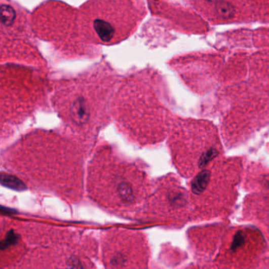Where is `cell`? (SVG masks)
Instances as JSON below:
<instances>
[{"mask_svg":"<svg viewBox=\"0 0 269 269\" xmlns=\"http://www.w3.org/2000/svg\"><path fill=\"white\" fill-rule=\"evenodd\" d=\"M18 235L14 233V230H10L4 240H0V250H5L11 245L16 244L18 241Z\"/></svg>","mask_w":269,"mask_h":269,"instance_id":"cell-7","label":"cell"},{"mask_svg":"<svg viewBox=\"0 0 269 269\" xmlns=\"http://www.w3.org/2000/svg\"><path fill=\"white\" fill-rule=\"evenodd\" d=\"M168 131L173 162L186 177H195L221 156L214 132L204 123L177 119L170 123Z\"/></svg>","mask_w":269,"mask_h":269,"instance_id":"cell-3","label":"cell"},{"mask_svg":"<svg viewBox=\"0 0 269 269\" xmlns=\"http://www.w3.org/2000/svg\"><path fill=\"white\" fill-rule=\"evenodd\" d=\"M118 120L123 130L139 143H155L163 138L167 110L147 79L125 82L115 99ZM115 110V111H116Z\"/></svg>","mask_w":269,"mask_h":269,"instance_id":"cell-1","label":"cell"},{"mask_svg":"<svg viewBox=\"0 0 269 269\" xmlns=\"http://www.w3.org/2000/svg\"><path fill=\"white\" fill-rule=\"evenodd\" d=\"M16 18V13L14 8L9 5L0 6V23L7 26L14 24Z\"/></svg>","mask_w":269,"mask_h":269,"instance_id":"cell-6","label":"cell"},{"mask_svg":"<svg viewBox=\"0 0 269 269\" xmlns=\"http://www.w3.org/2000/svg\"><path fill=\"white\" fill-rule=\"evenodd\" d=\"M0 183L8 188L17 191H21L26 189L25 183L21 179L12 175L0 173Z\"/></svg>","mask_w":269,"mask_h":269,"instance_id":"cell-5","label":"cell"},{"mask_svg":"<svg viewBox=\"0 0 269 269\" xmlns=\"http://www.w3.org/2000/svg\"><path fill=\"white\" fill-rule=\"evenodd\" d=\"M14 213H16V211H14V209L0 206V213H3V214H13Z\"/></svg>","mask_w":269,"mask_h":269,"instance_id":"cell-8","label":"cell"},{"mask_svg":"<svg viewBox=\"0 0 269 269\" xmlns=\"http://www.w3.org/2000/svg\"><path fill=\"white\" fill-rule=\"evenodd\" d=\"M81 79L70 106L74 125L79 128L81 135L99 129L106 118V107L113 87V80L98 79L88 76Z\"/></svg>","mask_w":269,"mask_h":269,"instance_id":"cell-4","label":"cell"},{"mask_svg":"<svg viewBox=\"0 0 269 269\" xmlns=\"http://www.w3.org/2000/svg\"><path fill=\"white\" fill-rule=\"evenodd\" d=\"M88 186L95 197L122 206L136 204L149 188L146 173L109 148L99 149L90 163Z\"/></svg>","mask_w":269,"mask_h":269,"instance_id":"cell-2","label":"cell"}]
</instances>
